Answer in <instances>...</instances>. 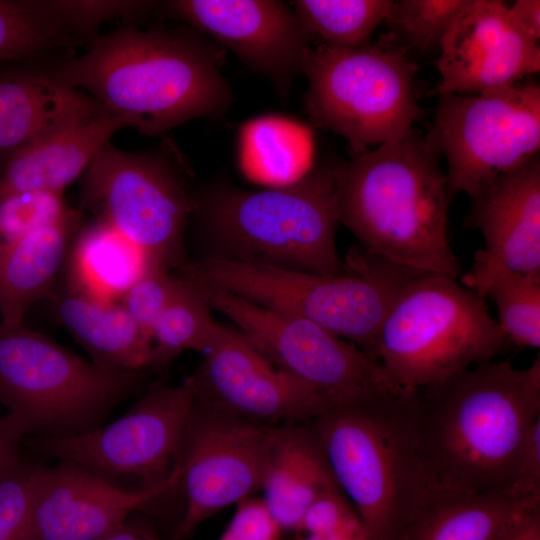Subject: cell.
<instances>
[{
	"label": "cell",
	"mask_w": 540,
	"mask_h": 540,
	"mask_svg": "<svg viewBox=\"0 0 540 540\" xmlns=\"http://www.w3.org/2000/svg\"><path fill=\"white\" fill-rule=\"evenodd\" d=\"M417 457L431 488L513 493L529 431L540 417V359L489 360L410 396Z\"/></svg>",
	"instance_id": "1"
},
{
	"label": "cell",
	"mask_w": 540,
	"mask_h": 540,
	"mask_svg": "<svg viewBox=\"0 0 540 540\" xmlns=\"http://www.w3.org/2000/svg\"><path fill=\"white\" fill-rule=\"evenodd\" d=\"M89 43L85 53L48 72L141 134L221 116L232 101L221 73L224 51L188 31L126 24Z\"/></svg>",
	"instance_id": "2"
},
{
	"label": "cell",
	"mask_w": 540,
	"mask_h": 540,
	"mask_svg": "<svg viewBox=\"0 0 540 540\" xmlns=\"http://www.w3.org/2000/svg\"><path fill=\"white\" fill-rule=\"evenodd\" d=\"M330 165L340 224L358 247L416 271L462 276L448 238L453 194L439 155L423 137L412 131Z\"/></svg>",
	"instance_id": "3"
},
{
	"label": "cell",
	"mask_w": 540,
	"mask_h": 540,
	"mask_svg": "<svg viewBox=\"0 0 540 540\" xmlns=\"http://www.w3.org/2000/svg\"><path fill=\"white\" fill-rule=\"evenodd\" d=\"M193 197L209 249L202 257L323 276L346 273L336 246L340 218L330 163L288 186L251 191L218 183Z\"/></svg>",
	"instance_id": "4"
},
{
	"label": "cell",
	"mask_w": 540,
	"mask_h": 540,
	"mask_svg": "<svg viewBox=\"0 0 540 540\" xmlns=\"http://www.w3.org/2000/svg\"><path fill=\"white\" fill-rule=\"evenodd\" d=\"M346 273L323 276L214 257L187 260L176 274L260 306L313 322L372 359L381 324L402 289L421 271L353 247Z\"/></svg>",
	"instance_id": "5"
},
{
	"label": "cell",
	"mask_w": 540,
	"mask_h": 540,
	"mask_svg": "<svg viewBox=\"0 0 540 540\" xmlns=\"http://www.w3.org/2000/svg\"><path fill=\"white\" fill-rule=\"evenodd\" d=\"M507 341L485 298L457 278L422 272L383 320L375 359L394 385L412 393L492 360Z\"/></svg>",
	"instance_id": "6"
},
{
	"label": "cell",
	"mask_w": 540,
	"mask_h": 540,
	"mask_svg": "<svg viewBox=\"0 0 540 540\" xmlns=\"http://www.w3.org/2000/svg\"><path fill=\"white\" fill-rule=\"evenodd\" d=\"M311 426L334 482L371 540H379L430 490L415 449L410 393L332 407Z\"/></svg>",
	"instance_id": "7"
},
{
	"label": "cell",
	"mask_w": 540,
	"mask_h": 540,
	"mask_svg": "<svg viewBox=\"0 0 540 540\" xmlns=\"http://www.w3.org/2000/svg\"><path fill=\"white\" fill-rule=\"evenodd\" d=\"M139 373L102 368L23 323L0 322V402L28 436L63 438L100 427L135 392Z\"/></svg>",
	"instance_id": "8"
},
{
	"label": "cell",
	"mask_w": 540,
	"mask_h": 540,
	"mask_svg": "<svg viewBox=\"0 0 540 540\" xmlns=\"http://www.w3.org/2000/svg\"><path fill=\"white\" fill-rule=\"evenodd\" d=\"M406 47L320 44L305 59L312 123L344 137L354 156L408 136L425 112L415 92L418 66Z\"/></svg>",
	"instance_id": "9"
},
{
	"label": "cell",
	"mask_w": 540,
	"mask_h": 540,
	"mask_svg": "<svg viewBox=\"0 0 540 540\" xmlns=\"http://www.w3.org/2000/svg\"><path fill=\"white\" fill-rule=\"evenodd\" d=\"M190 171L174 144L128 152L110 142L82 176L81 208L133 242L158 268L176 271L188 259L184 233L195 211Z\"/></svg>",
	"instance_id": "10"
},
{
	"label": "cell",
	"mask_w": 540,
	"mask_h": 540,
	"mask_svg": "<svg viewBox=\"0 0 540 540\" xmlns=\"http://www.w3.org/2000/svg\"><path fill=\"white\" fill-rule=\"evenodd\" d=\"M423 140L445 157L451 193L471 199L538 155L540 87L517 83L477 95L440 94Z\"/></svg>",
	"instance_id": "11"
},
{
	"label": "cell",
	"mask_w": 540,
	"mask_h": 540,
	"mask_svg": "<svg viewBox=\"0 0 540 540\" xmlns=\"http://www.w3.org/2000/svg\"><path fill=\"white\" fill-rule=\"evenodd\" d=\"M276 367L314 389L332 407L364 405L403 393L377 361L308 320L192 283Z\"/></svg>",
	"instance_id": "12"
},
{
	"label": "cell",
	"mask_w": 540,
	"mask_h": 540,
	"mask_svg": "<svg viewBox=\"0 0 540 540\" xmlns=\"http://www.w3.org/2000/svg\"><path fill=\"white\" fill-rule=\"evenodd\" d=\"M194 401L191 375L175 386L154 381L112 423L70 437L27 436L23 444L119 486L132 481L135 488L150 487L167 479L179 464Z\"/></svg>",
	"instance_id": "13"
},
{
	"label": "cell",
	"mask_w": 540,
	"mask_h": 540,
	"mask_svg": "<svg viewBox=\"0 0 540 540\" xmlns=\"http://www.w3.org/2000/svg\"><path fill=\"white\" fill-rule=\"evenodd\" d=\"M195 399L180 458L185 508L171 540H185L220 511L260 490L273 431Z\"/></svg>",
	"instance_id": "14"
},
{
	"label": "cell",
	"mask_w": 540,
	"mask_h": 540,
	"mask_svg": "<svg viewBox=\"0 0 540 540\" xmlns=\"http://www.w3.org/2000/svg\"><path fill=\"white\" fill-rule=\"evenodd\" d=\"M191 376L195 399L266 425L311 424L332 406L314 389L276 367L239 331L219 324Z\"/></svg>",
	"instance_id": "15"
},
{
	"label": "cell",
	"mask_w": 540,
	"mask_h": 540,
	"mask_svg": "<svg viewBox=\"0 0 540 540\" xmlns=\"http://www.w3.org/2000/svg\"><path fill=\"white\" fill-rule=\"evenodd\" d=\"M166 11L216 39L287 96L303 72L310 37L290 7L276 0H172Z\"/></svg>",
	"instance_id": "16"
},
{
	"label": "cell",
	"mask_w": 540,
	"mask_h": 540,
	"mask_svg": "<svg viewBox=\"0 0 540 540\" xmlns=\"http://www.w3.org/2000/svg\"><path fill=\"white\" fill-rule=\"evenodd\" d=\"M179 475L180 462L156 485L127 488L76 463H36L32 479L35 539L96 540L119 528L135 511L177 489Z\"/></svg>",
	"instance_id": "17"
},
{
	"label": "cell",
	"mask_w": 540,
	"mask_h": 540,
	"mask_svg": "<svg viewBox=\"0 0 540 540\" xmlns=\"http://www.w3.org/2000/svg\"><path fill=\"white\" fill-rule=\"evenodd\" d=\"M440 94L477 95L539 72L540 47L499 0H472L440 43Z\"/></svg>",
	"instance_id": "18"
},
{
	"label": "cell",
	"mask_w": 540,
	"mask_h": 540,
	"mask_svg": "<svg viewBox=\"0 0 540 540\" xmlns=\"http://www.w3.org/2000/svg\"><path fill=\"white\" fill-rule=\"evenodd\" d=\"M466 227L478 228L484 247L460 277L479 296L496 274L540 276V159L503 175L471 198Z\"/></svg>",
	"instance_id": "19"
},
{
	"label": "cell",
	"mask_w": 540,
	"mask_h": 540,
	"mask_svg": "<svg viewBox=\"0 0 540 540\" xmlns=\"http://www.w3.org/2000/svg\"><path fill=\"white\" fill-rule=\"evenodd\" d=\"M128 122L105 108L61 126L10 154L0 175V200L23 192L63 193Z\"/></svg>",
	"instance_id": "20"
},
{
	"label": "cell",
	"mask_w": 540,
	"mask_h": 540,
	"mask_svg": "<svg viewBox=\"0 0 540 540\" xmlns=\"http://www.w3.org/2000/svg\"><path fill=\"white\" fill-rule=\"evenodd\" d=\"M540 512V501L514 493L476 495L430 488L379 540H499Z\"/></svg>",
	"instance_id": "21"
},
{
	"label": "cell",
	"mask_w": 540,
	"mask_h": 540,
	"mask_svg": "<svg viewBox=\"0 0 540 540\" xmlns=\"http://www.w3.org/2000/svg\"><path fill=\"white\" fill-rule=\"evenodd\" d=\"M103 107L65 86L48 70L20 68L0 73V154L9 156L43 135Z\"/></svg>",
	"instance_id": "22"
},
{
	"label": "cell",
	"mask_w": 540,
	"mask_h": 540,
	"mask_svg": "<svg viewBox=\"0 0 540 540\" xmlns=\"http://www.w3.org/2000/svg\"><path fill=\"white\" fill-rule=\"evenodd\" d=\"M334 485L311 424L273 428L259 493L285 535L296 531L309 505Z\"/></svg>",
	"instance_id": "23"
},
{
	"label": "cell",
	"mask_w": 540,
	"mask_h": 540,
	"mask_svg": "<svg viewBox=\"0 0 540 540\" xmlns=\"http://www.w3.org/2000/svg\"><path fill=\"white\" fill-rule=\"evenodd\" d=\"M81 210L29 233L0 255V322L23 323L37 301L52 294L74 238L82 226Z\"/></svg>",
	"instance_id": "24"
},
{
	"label": "cell",
	"mask_w": 540,
	"mask_h": 540,
	"mask_svg": "<svg viewBox=\"0 0 540 540\" xmlns=\"http://www.w3.org/2000/svg\"><path fill=\"white\" fill-rule=\"evenodd\" d=\"M57 321L86 350L96 365L114 371L150 368L151 339L120 304L86 296L70 287L50 295Z\"/></svg>",
	"instance_id": "25"
},
{
	"label": "cell",
	"mask_w": 540,
	"mask_h": 540,
	"mask_svg": "<svg viewBox=\"0 0 540 540\" xmlns=\"http://www.w3.org/2000/svg\"><path fill=\"white\" fill-rule=\"evenodd\" d=\"M152 266L145 254L109 224L97 220L81 226L66 264V286L91 298L119 302Z\"/></svg>",
	"instance_id": "26"
},
{
	"label": "cell",
	"mask_w": 540,
	"mask_h": 540,
	"mask_svg": "<svg viewBox=\"0 0 540 540\" xmlns=\"http://www.w3.org/2000/svg\"><path fill=\"white\" fill-rule=\"evenodd\" d=\"M310 130L289 118L261 116L239 133V163L245 177L267 188L301 180L312 168Z\"/></svg>",
	"instance_id": "27"
},
{
	"label": "cell",
	"mask_w": 540,
	"mask_h": 540,
	"mask_svg": "<svg viewBox=\"0 0 540 540\" xmlns=\"http://www.w3.org/2000/svg\"><path fill=\"white\" fill-rule=\"evenodd\" d=\"M185 281V289L152 329L150 368L155 370L164 369L186 350L204 355L216 335L219 323L212 318L211 306L190 282Z\"/></svg>",
	"instance_id": "28"
},
{
	"label": "cell",
	"mask_w": 540,
	"mask_h": 540,
	"mask_svg": "<svg viewBox=\"0 0 540 540\" xmlns=\"http://www.w3.org/2000/svg\"><path fill=\"white\" fill-rule=\"evenodd\" d=\"M294 13L309 37L325 44L359 47L370 44L384 22L391 0H296Z\"/></svg>",
	"instance_id": "29"
},
{
	"label": "cell",
	"mask_w": 540,
	"mask_h": 540,
	"mask_svg": "<svg viewBox=\"0 0 540 540\" xmlns=\"http://www.w3.org/2000/svg\"><path fill=\"white\" fill-rule=\"evenodd\" d=\"M80 43L45 0H0V62Z\"/></svg>",
	"instance_id": "30"
},
{
	"label": "cell",
	"mask_w": 540,
	"mask_h": 540,
	"mask_svg": "<svg viewBox=\"0 0 540 540\" xmlns=\"http://www.w3.org/2000/svg\"><path fill=\"white\" fill-rule=\"evenodd\" d=\"M482 298H490L499 313L497 321L519 347L540 348V276L503 272L486 283Z\"/></svg>",
	"instance_id": "31"
},
{
	"label": "cell",
	"mask_w": 540,
	"mask_h": 540,
	"mask_svg": "<svg viewBox=\"0 0 540 540\" xmlns=\"http://www.w3.org/2000/svg\"><path fill=\"white\" fill-rule=\"evenodd\" d=\"M472 0L392 1L384 22L399 32L408 45L427 49L438 44L455 18Z\"/></svg>",
	"instance_id": "32"
},
{
	"label": "cell",
	"mask_w": 540,
	"mask_h": 540,
	"mask_svg": "<svg viewBox=\"0 0 540 540\" xmlns=\"http://www.w3.org/2000/svg\"><path fill=\"white\" fill-rule=\"evenodd\" d=\"M71 210L63 193L30 191L0 200V255L34 230L62 220Z\"/></svg>",
	"instance_id": "33"
},
{
	"label": "cell",
	"mask_w": 540,
	"mask_h": 540,
	"mask_svg": "<svg viewBox=\"0 0 540 540\" xmlns=\"http://www.w3.org/2000/svg\"><path fill=\"white\" fill-rule=\"evenodd\" d=\"M51 12L82 42L98 36V29L117 18L136 19L152 12L155 1L134 0H46Z\"/></svg>",
	"instance_id": "34"
},
{
	"label": "cell",
	"mask_w": 540,
	"mask_h": 540,
	"mask_svg": "<svg viewBox=\"0 0 540 540\" xmlns=\"http://www.w3.org/2000/svg\"><path fill=\"white\" fill-rule=\"evenodd\" d=\"M185 287L186 281L172 271L150 267L126 291L119 302L151 339L155 323Z\"/></svg>",
	"instance_id": "35"
},
{
	"label": "cell",
	"mask_w": 540,
	"mask_h": 540,
	"mask_svg": "<svg viewBox=\"0 0 540 540\" xmlns=\"http://www.w3.org/2000/svg\"><path fill=\"white\" fill-rule=\"evenodd\" d=\"M35 465L19 458L0 475V540H36L32 516Z\"/></svg>",
	"instance_id": "36"
},
{
	"label": "cell",
	"mask_w": 540,
	"mask_h": 540,
	"mask_svg": "<svg viewBox=\"0 0 540 540\" xmlns=\"http://www.w3.org/2000/svg\"><path fill=\"white\" fill-rule=\"evenodd\" d=\"M360 522L346 497L334 485L309 505L292 535L329 533Z\"/></svg>",
	"instance_id": "37"
},
{
	"label": "cell",
	"mask_w": 540,
	"mask_h": 540,
	"mask_svg": "<svg viewBox=\"0 0 540 540\" xmlns=\"http://www.w3.org/2000/svg\"><path fill=\"white\" fill-rule=\"evenodd\" d=\"M285 534L260 497L235 506V512L218 540H284Z\"/></svg>",
	"instance_id": "38"
},
{
	"label": "cell",
	"mask_w": 540,
	"mask_h": 540,
	"mask_svg": "<svg viewBox=\"0 0 540 540\" xmlns=\"http://www.w3.org/2000/svg\"><path fill=\"white\" fill-rule=\"evenodd\" d=\"M512 492L540 501V417L527 436Z\"/></svg>",
	"instance_id": "39"
},
{
	"label": "cell",
	"mask_w": 540,
	"mask_h": 540,
	"mask_svg": "<svg viewBox=\"0 0 540 540\" xmlns=\"http://www.w3.org/2000/svg\"><path fill=\"white\" fill-rule=\"evenodd\" d=\"M27 436L28 430L18 417L0 415V475L20 458V445Z\"/></svg>",
	"instance_id": "40"
},
{
	"label": "cell",
	"mask_w": 540,
	"mask_h": 540,
	"mask_svg": "<svg viewBox=\"0 0 540 540\" xmlns=\"http://www.w3.org/2000/svg\"><path fill=\"white\" fill-rule=\"evenodd\" d=\"M510 12L521 27L536 41L540 39V1L518 0L511 7Z\"/></svg>",
	"instance_id": "41"
},
{
	"label": "cell",
	"mask_w": 540,
	"mask_h": 540,
	"mask_svg": "<svg viewBox=\"0 0 540 540\" xmlns=\"http://www.w3.org/2000/svg\"><path fill=\"white\" fill-rule=\"evenodd\" d=\"M96 540H159V538L146 522L131 516L119 528Z\"/></svg>",
	"instance_id": "42"
},
{
	"label": "cell",
	"mask_w": 540,
	"mask_h": 540,
	"mask_svg": "<svg viewBox=\"0 0 540 540\" xmlns=\"http://www.w3.org/2000/svg\"><path fill=\"white\" fill-rule=\"evenodd\" d=\"M294 540H371L363 524L323 534H294Z\"/></svg>",
	"instance_id": "43"
},
{
	"label": "cell",
	"mask_w": 540,
	"mask_h": 540,
	"mask_svg": "<svg viewBox=\"0 0 540 540\" xmlns=\"http://www.w3.org/2000/svg\"><path fill=\"white\" fill-rule=\"evenodd\" d=\"M499 540H540V512L524 519Z\"/></svg>",
	"instance_id": "44"
},
{
	"label": "cell",
	"mask_w": 540,
	"mask_h": 540,
	"mask_svg": "<svg viewBox=\"0 0 540 540\" xmlns=\"http://www.w3.org/2000/svg\"><path fill=\"white\" fill-rule=\"evenodd\" d=\"M8 156H5V155H1L0 154V175L2 173V170H3V167H4V164L6 162V159H7Z\"/></svg>",
	"instance_id": "45"
}]
</instances>
